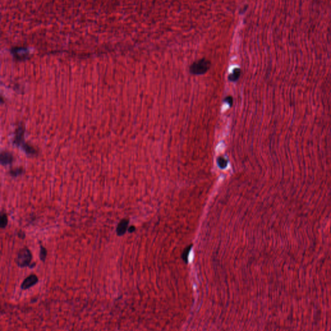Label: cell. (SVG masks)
Returning a JSON list of instances; mask_svg holds the SVG:
<instances>
[{"label": "cell", "instance_id": "obj_8", "mask_svg": "<svg viewBox=\"0 0 331 331\" xmlns=\"http://www.w3.org/2000/svg\"><path fill=\"white\" fill-rule=\"evenodd\" d=\"M1 228H5L8 224V218L6 213H1Z\"/></svg>", "mask_w": 331, "mask_h": 331}, {"label": "cell", "instance_id": "obj_10", "mask_svg": "<svg viewBox=\"0 0 331 331\" xmlns=\"http://www.w3.org/2000/svg\"><path fill=\"white\" fill-rule=\"evenodd\" d=\"M218 165L220 168L224 169L227 166V160L223 157H219L218 159Z\"/></svg>", "mask_w": 331, "mask_h": 331}, {"label": "cell", "instance_id": "obj_3", "mask_svg": "<svg viewBox=\"0 0 331 331\" xmlns=\"http://www.w3.org/2000/svg\"><path fill=\"white\" fill-rule=\"evenodd\" d=\"M38 282V277L36 275L31 274L23 280L21 285V289L22 290H28L30 288L33 287Z\"/></svg>", "mask_w": 331, "mask_h": 331}, {"label": "cell", "instance_id": "obj_11", "mask_svg": "<svg viewBox=\"0 0 331 331\" xmlns=\"http://www.w3.org/2000/svg\"><path fill=\"white\" fill-rule=\"evenodd\" d=\"M191 248V245H190V246H188V247H186V248L184 249V250L183 252V258L184 259H186V260L188 254H189Z\"/></svg>", "mask_w": 331, "mask_h": 331}, {"label": "cell", "instance_id": "obj_2", "mask_svg": "<svg viewBox=\"0 0 331 331\" xmlns=\"http://www.w3.org/2000/svg\"><path fill=\"white\" fill-rule=\"evenodd\" d=\"M32 259H33V257H32V254L29 249L24 247L23 248L21 249L17 253L16 263L17 265L21 268L27 267V266L31 267Z\"/></svg>", "mask_w": 331, "mask_h": 331}, {"label": "cell", "instance_id": "obj_13", "mask_svg": "<svg viewBox=\"0 0 331 331\" xmlns=\"http://www.w3.org/2000/svg\"><path fill=\"white\" fill-rule=\"evenodd\" d=\"M135 227L133 226H131L129 228V229H128V232H130V233H132L133 232H135Z\"/></svg>", "mask_w": 331, "mask_h": 331}, {"label": "cell", "instance_id": "obj_6", "mask_svg": "<svg viewBox=\"0 0 331 331\" xmlns=\"http://www.w3.org/2000/svg\"><path fill=\"white\" fill-rule=\"evenodd\" d=\"M241 69L236 68L234 70L232 73L230 74L229 75V76H228L229 80L231 81H236L239 78V77L241 76Z\"/></svg>", "mask_w": 331, "mask_h": 331}, {"label": "cell", "instance_id": "obj_1", "mask_svg": "<svg viewBox=\"0 0 331 331\" xmlns=\"http://www.w3.org/2000/svg\"><path fill=\"white\" fill-rule=\"evenodd\" d=\"M211 62L206 58H202L194 62L190 67V72L195 75H201L206 73L210 69Z\"/></svg>", "mask_w": 331, "mask_h": 331}, {"label": "cell", "instance_id": "obj_4", "mask_svg": "<svg viewBox=\"0 0 331 331\" xmlns=\"http://www.w3.org/2000/svg\"><path fill=\"white\" fill-rule=\"evenodd\" d=\"M129 222V220L127 219H123L119 222L116 227V234L119 236H122L126 232Z\"/></svg>", "mask_w": 331, "mask_h": 331}, {"label": "cell", "instance_id": "obj_9", "mask_svg": "<svg viewBox=\"0 0 331 331\" xmlns=\"http://www.w3.org/2000/svg\"><path fill=\"white\" fill-rule=\"evenodd\" d=\"M47 250L45 249V248H44L43 246H40V260L42 261L43 262H45V259H46V257H47Z\"/></svg>", "mask_w": 331, "mask_h": 331}, {"label": "cell", "instance_id": "obj_7", "mask_svg": "<svg viewBox=\"0 0 331 331\" xmlns=\"http://www.w3.org/2000/svg\"><path fill=\"white\" fill-rule=\"evenodd\" d=\"M23 172H24V170L22 168H16L10 170L9 173L12 177H16L17 176L21 175Z\"/></svg>", "mask_w": 331, "mask_h": 331}, {"label": "cell", "instance_id": "obj_12", "mask_svg": "<svg viewBox=\"0 0 331 331\" xmlns=\"http://www.w3.org/2000/svg\"><path fill=\"white\" fill-rule=\"evenodd\" d=\"M225 102H226L228 104L232 105L233 104V98L232 96H228L225 99Z\"/></svg>", "mask_w": 331, "mask_h": 331}, {"label": "cell", "instance_id": "obj_5", "mask_svg": "<svg viewBox=\"0 0 331 331\" xmlns=\"http://www.w3.org/2000/svg\"><path fill=\"white\" fill-rule=\"evenodd\" d=\"M14 161V157L12 153L9 151H2L1 153V164L3 166L9 165L12 164Z\"/></svg>", "mask_w": 331, "mask_h": 331}]
</instances>
